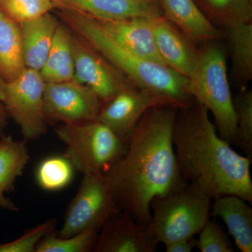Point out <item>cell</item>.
<instances>
[{
	"label": "cell",
	"instance_id": "obj_24",
	"mask_svg": "<svg viewBox=\"0 0 252 252\" xmlns=\"http://www.w3.org/2000/svg\"><path fill=\"white\" fill-rule=\"evenodd\" d=\"M207 14L223 27L252 22V0H202Z\"/></svg>",
	"mask_w": 252,
	"mask_h": 252
},
{
	"label": "cell",
	"instance_id": "obj_9",
	"mask_svg": "<svg viewBox=\"0 0 252 252\" xmlns=\"http://www.w3.org/2000/svg\"><path fill=\"white\" fill-rule=\"evenodd\" d=\"M44 108L49 124H77L96 121L102 102L87 86L72 79L45 83Z\"/></svg>",
	"mask_w": 252,
	"mask_h": 252
},
{
	"label": "cell",
	"instance_id": "obj_31",
	"mask_svg": "<svg viewBox=\"0 0 252 252\" xmlns=\"http://www.w3.org/2000/svg\"><path fill=\"white\" fill-rule=\"evenodd\" d=\"M0 207L9 211L18 212L19 210L16 203L8 198L1 190H0Z\"/></svg>",
	"mask_w": 252,
	"mask_h": 252
},
{
	"label": "cell",
	"instance_id": "obj_4",
	"mask_svg": "<svg viewBox=\"0 0 252 252\" xmlns=\"http://www.w3.org/2000/svg\"><path fill=\"white\" fill-rule=\"evenodd\" d=\"M187 92L211 112L219 135L233 144L237 134L236 116L225 54L220 46L210 45L199 51L196 65L188 79Z\"/></svg>",
	"mask_w": 252,
	"mask_h": 252
},
{
	"label": "cell",
	"instance_id": "obj_30",
	"mask_svg": "<svg viewBox=\"0 0 252 252\" xmlns=\"http://www.w3.org/2000/svg\"><path fill=\"white\" fill-rule=\"evenodd\" d=\"M197 248V239L192 238L182 239L165 246L166 252H190Z\"/></svg>",
	"mask_w": 252,
	"mask_h": 252
},
{
	"label": "cell",
	"instance_id": "obj_17",
	"mask_svg": "<svg viewBox=\"0 0 252 252\" xmlns=\"http://www.w3.org/2000/svg\"><path fill=\"white\" fill-rule=\"evenodd\" d=\"M211 215L223 220L240 252H252V208L248 202L236 195H222L212 203Z\"/></svg>",
	"mask_w": 252,
	"mask_h": 252
},
{
	"label": "cell",
	"instance_id": "obj_22",
	"mask_svg": "<svg viewBox=\"0 0 252 252\" xmlns=\"http://www.w3.org/2000/svg\"><path fill=\"white\" fill-rule=\"evenodd\" d=\"M26 140H16L11 136L0 138V190L12 192L18 177L22 176L30 161Z\"/></svg>",
	"mask_w": 252,
	"mask_h": 252
},
{
	"label": "cell",
	"instance_id": "obj_28",
	"mask_svg": "<svg viewBox=\"0 0 252 252\" xmlns=\"http://www.w3.org/2000/svg\"><path fill=\"white\" fill-rule=\"evenodd\" d=\"M57 220L50 219L25 231L19 238L0 243V252H36L38 244L46 235L54 232Z\"/></svg>",
	"mask_w": 252,
	"mask_h": 252
},
{
	"label": "cell",
	"instance_id": "obj_16",
	"mask_svg": "<svg viewBox=\"0 0 252 252\" xmlns=\"http://www.w3.org/2000/svg\"><path fill=\"white\" fill-rule=\"evenodd\" d=\"M162 16L180 30L192 43L217 40V29L193 0H158Z\"/></svg>",
	"mask_w": 252,
	"mask_h": 252
},
{
	"label": "cell",
	"instance_id": "obj_29",
	"mask_svg": "<svg viewBox=\"0 0 252 252\" xmlns=\"http://www.w3.org/2000/svg\"><path fill=\"white\" fill-rule=\"evenodd\" d=\"M197 248L201 252H233L228 235L217 220H209L199 233Z\"/></svg>",
	"mask_w": 252,
	"mask_h": 252
},
{
	"label": "cell",
	"instance_id": "obj_33",
	"mask_svg": "<svg viewBox=\"0 0 252 252\" xmlns=\"http://www.w3.org/2000/svg\"><path fill=\"white\" fill-rule=\"evenodd\" d=\"M6 81L4 80L1 74H0V102L2 103L4 97L5 87H6Z\"/></svg>",
	"mask_w": 252,
	"mask_h": 252
},
{
	"label": "cell",
	"instance_id": "obj_7",
	"mask_svg": "<svg viewBox=\"0 0 252 252\" xmlns=\"http://www.w3.org/2000/svg\"><path fill=\"white\" fill-rule=\"evenodd\" d=\"M121 211L103 174L84 175L77 193L66 210L58 235L64 238L91 228L100 229Z\"/></svg>",
	"mask_w": 252,
	"mask_h": 252
},
{
	"label": "cell",
	"instance_id": "obj_11",
	"mask_svg": "<svg viewBox=\"0 0 252 252\" xmlns=\"http://www.w3.org/2000/svg\"><path fill=\"white\" fill-rule=\"evenodd\" d=\"M72 51L74 71L73 79L89 88L102 104L108 102L126 88L133 86L78 36H72Z\"/></svg>",
	"mask_w": 252,
	"mask_h": 252
},
{
	"label": "cell",
	"instance_id": "obj_20",
	"mask_svg": "<svg viewBox=\"0 0 252 252\" xmlns=\"http://www.w3.org/2000/svg\"><path fill=\"white\" fill-rule=\"evenodd\" d=\"M72 37L69 28L59 24L45 63L39 71L44 82L72 80L74 71Z\"/></svg>",
	"mask_w": 252,
	"mask_h": 252
},
{
	"label": "cell",
	"instance_id": "obj_10",
	"mask_svg": "<svg viewBox=\"0 0 252 252\" xmlns=\"http://www.w3.org/2000/svg\"><path fill=\"white\" fill-rule=\"evenodd\" d=\"M164 105L182 108L170 97L130 86L102 104L97 120L129 142L144 114L152 107Z\"/></svg>",
	"mask_w": 252,
	"mask_h": 252
},
{
	"label": "cell",
	"instance_id": "obj_32",
	"mask_svg": "<svg viewBox=\"0 0 252 252\" xmlns=\"http://www.w3.org/2000/svg\"><path fill=\"white\" fill-rule=\"evenodd\" d=\"M9 117L3 104L0 102V131L4 130V129L7 127L9 124Z\"/></svg>",
	"mask_w": 252,
	"mask_h": 252
},
{
	"label": "cell",
	"instance_id": "obj_25",
	"mask_svg": "<svg viewBox=\"0 0 252 252\" xmlns=\"http://www.w3.org/2000/svg\"><path fill=\"white\" fill-rule=\"evenodd\" d=\"M99 230L97 228H91L64 238L51 232L39 242L36 252H94Z\"/></svg>",
	"mask_w": 252,
	"mask_h": 252
},
{
	"label": "cell",
	"instance_id": "obj_8",
	"mask_svg": "<svg viewBox=\"0 0 252 252\" xmlns=\"http://www.w3.org/2000/svg\"><path fill=\"white\" fill-rule=\"evenodd\" d=\"M44 85L39 71L30 68L14 80L6 83L3 105L9 117L19 126L26 140H37L47 132Z\"/></svg>",
	"mask_w": 252,
	"mask_h": 252
},
{
	"label": "cell",
	"instance_id": "obj_23",
	"mask_svg": "<svg viewBox=\"0 0 252 252\" xmlns=\"http://www.w3.org/2000/svg\"><path fill=\"white\" fill-rule=\"evenodd\" d=\"M74 170L64 155L46 158L36 167V183L47 191L62 190L72 182Z\"/></svg>",
	"mask_w": 252,
	"mask_h": 252
},
{
	"label": "cell",
	"instance_id": "obj_15",
	"mask_svg": "<svg viewBox=\"0 0 252 252\" xmlns=\"http://www.w3.org/2000/svg\"><path fill=\"white\" fill-rule=\"evenodd\" d=\"M153 32L158 52L162 61L189 79L196 65L200 51L162 16L153 18Z\"/></svg>",
	"mask_w": 252,
	"mask_h": 252
},
{
	"label": "cell",
	"instance_id": "obj_12",
	"mask_svg": "<svg viewBox=\"0 0 252 252\" xmlns=\"http://www.w3.org/2000/svg\"><path fill=\"white\" fill-rule=\"evenodd\" d=\"M159 245L149 225L121 211L99 230L94 252H154Z\"/></svg>",
	"mask_w": 252,
	"mask_h": 252
},
{
	"label": "cell",
	"instance_id": "obj_3",
	"mask_svg": "<svg viewBox=\"0 0 252 252\" xmlns=\"http://www.w3.org/2000/svg\"><path fill=\"white\" fill-rule=\"evenodd\" d=\"M60 17L71 31L101 55L132 86L170 97L181 107L190 102L187 78L168 66L144 59L123 47L91 16L61 10Z\"/></svg>",
	"mask_w": 252,
	"mask_h": 252
},
{
	"label": "cell",
	"instance_id": "obj_6",
	"mask_svg": "<svg viewBox=\"0 0 252 252\" xmlns=\"http://www.w3.org/2000/svg\"><path fill=\"white\" fill-rule=\"evenodd\" d=\"M55 133L65 145L63 155L84 175L103 174L126 153L128 142L96 120L62 124Z\"/></svg>",
	"mask_w": 252,
	"mask_h": 252
},
{
	"label": "cell",
	"instance_id": "obj_27",
	"mask_svg": "<svg viewBox=\"0 0 252 252\" xmlns=\"http://www.w3.org/2000/svg\"><path fill=\"white\" fill-rule=\"evenodd\" d=\"M0 7L19 24L40 17L55 8L52 0H0Z\"/></svg>",
	"mask_w": 252,
	"mask_h": 252
},
{
	"label": "cell",
	"instance_id": "obj_13",
	"mask_svg": "<svg viewBox=\"0 0 252 252\" xmlns=\"http://www.w3.org/2000/svg\"><path fill=\"white\" fill-rule=\"evenodd\" d=\"M154 18L137 16L118 20L94 19L123 47L144 59L166 65L158 52L154 40Z\"/></svg>",
	"mask_w": 252,
	"mask_h": 252
},
{
	"label": "cell",
	"instance_id": "obj_34",
	"mask_svg": "<svg viewBox=\"0 0 252 252\" xmlns=\"http://www.w3.org/2000/svg\"><path fill=\"white\" fill-rule=\"evenodd\" d=\"M157 1H158V0H157Z\"/></svg>",
	"mask_w": 252,
	"mask_h": 252
},
{
	"label": "cell",
	"instance_id": "obj_18",
	"mask_svg": "<svg viewBox=\"0 0 252 252\" xmlns=\"http://www.w3.org/2000/svg\"><path fill=\"white\" fill-rule=\"evenodd\" d=\"M19 25L25 65L40 71L49 54L59 21L49 12Z\"/></svg>",
	"mask_w": 252,
	"mask_h": 252
},
{
	"label": "cell",
	"instance_id": "obj_5",
	"mask_svg": "<svg viewBox=\"0 0 252 252\" xmlns=\"http://www.w3.org/2000/svg\"><path fill=\"white\" fill-rule=\"evenodd\" d=\"M212 198L192 184L151 204L149 227L159 244L165 246L199 234L211 215Z\"/></svg>",
	"mask_w": 252,
	"mask_h": 252
},
{
	"label": "cell",
	"instance_id": "obj_26",
	"mask_svg": "<svg viewBox=\"0 0 252 252\" xmlns=\"http://www.w3.org/2000/svg\"><path fill=\"white\" fill-rule=\"evenodd\" d=\"M237 120V134L233 144L239 147L245 156L252 157V91L246 88L233 98Z\"/></svg>",
	"mask_w": 252,
	"mask_h": 252
},
{
	"label": "cell",
	"instance_id": "obj_14",
	"mask_svg": "<svg viewBox=\"0 0 252 252\" xmlns=\"http://www.w3.org/2000/svg\"><path fill=\"white\" fill-rule=\"evenodd\" d=\"M54 7L99 20L162 16L157 0H52Z\"/></svg>",
	"mask_w": 252,
	"mask_h": 252
},
{
	"label": "cell",
	"instance_id": "obj_2",
	"mask_svg": "<svg viewBox=\"0 0 252 252\" xmlns=\"http://www.w3.org/2000/svg\"><path fill=\"white\" fill-rule=\"evenodd\" d=\"M172 142L181 175L212 200L236 195L252 203L251 158L220 137L209 112L195 99L179 108Z\"/></svg>",
	"mask_w": 252,
	"mask_h": 252
},
{
	"label": "cell",
	"instance_id": "obj_1",
	"mask_svg": "<svg viewBox=\"0 0 252 252\" xmlns=\"http://www.w3.org/2000/svg\"><path fill=\"white\" fill-rule=\"evenodd\" d=\"M179 107L158 106L140 119L126 153L104 172L122 212L148 225L151 204L187 185L181 175L172 142Z\"/></svg>",
	"mask_w": 252,
	"mask_h": 252
},
{
	"label": "cell",
	"instance_id": "obj_19",
	"mask_svg": "<svg viewBox=\"0 0 252 252\" xmlns=\"http://www.w3.org/2000/svg\"><path fill=\"white\" fill-rule=\"evenodd\" d=\"M26 69L19 23L0 7V74L9 82Z\"/></svg>",
	"mask_w": 252,
	"mask_h": 252
},
{
	"label": "cell",
	"instance_id": "obj_21",
	"mask_svg": "<svg viewBox=\"0 0 252 252\" xmlns=\"http://www.w3.org/2000/svg\"><path fill=\"white\" fill-rule=\"evenodd\" d=\"M231 53L232 69L239 85H245L252 78V23H239L224 28Z\"/></svg>",
	"mask_w": 252,
	"mask_h": 252
}]
</instances>
